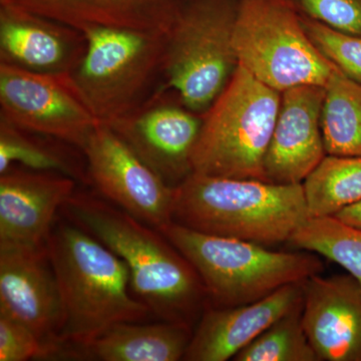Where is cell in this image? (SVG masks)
Here are the masks:
<instances>
[{
	"label": "cell",
	"instance_id": "9c48e42d",
	"mask_svg": "<svg viewBox=\"0 0 361 361\" xmlns=\"http://www.w3.org/2000/svg\"><path fill=\"white\" fill-rule=\"evenodd\" d=\"M0 118L82 151L99 123L71 73H35L0 63Z\"/></svg>",
	"mask_w": 361,
	"mask_h": 361
},
{
	"label": "cell",
	"instance_id": "8992f818",
	"mask_svg": "<svg viewBox=\"0 0 361 361\" xmlns=\"http://www.w3.org/2000/svg\"><path fill=\"white\" fill-rule=\"evenodd\" d=\"M239 0H184L169 33L161 90L204 116L239 66L234 28Z\"/></svg>",
	"mask_w": 361,
	"mask_h": 361
},
{
	"label": "cell",
	"instance_id": "484cf974",
	"mask_svg": "<svg viewBox=\"0 0 361 361\" xmlns=\"http://www.w3.org/2000/svg\"><path fill=\"white\" fill-rule=\"evenodd\" d=\"M300 16L361 35V0H285Z\"/></svg>",
	"mask_w": 361,
	"mask_h": 361
},
{
	"label": "cell",
	"instance_id": "ba28073f",
	"mask_svg": "<svg viewBox=\"0 0 361 361\" xmlns=\"http://www.w3.org/2000/svg\"><path fill=\"white\" fill-rule=\"evenodd\" d=\"M234 47L239 66L280 92L324 85L334 68L311 42L300 14L285 0H239Z\"/></svg>",
	"mask_w": 361,
	"mask_h": 361
},
{
	"label": "cell",
	"instance_id": "603a6c76",
	"mask_svg": "<svg viewBox=\"0 0 361 361\" xmlns=\"http://www.w3.org/2000/svg\"><path fill=\"white\" fill-rule=\"evenodd\" d=\"M288 243L301 251L329 259L361 284V229L334 216L310 217Z\"/></svg>",
	"mask_w": 361,
	"mask_h": 361
},
{
	"label": "cell",
	"instance_id": "83f0119b",
	"mask_svg": "<svg viewBox=\"0 0 361 361\" xmlns=\"http://www.w3.org/2000/svg\"><path fill=\"white\" fill-rule=\"evenodd\" d=\"M334 217L345 223V224L361 229V201L342 209L341 211L334 215Z\"/></svg>",
	"mask_w": 361,
	"mask_h": 361
},
{
	"label": "cell",
	"instance_id": "2e32d148",
	"mask_svg": "<svg viewBox=\"0 0 361 361\" xmlns=\"http://www.w3.org/2000/svg\"><path fill=\"white\" fill-rule=\"evenodd\" d=\"M87 49L82 30L0 4V63L35 73L66 75L80 63Z\"/></svg>",
	"mask_w": 361,
	"mask_h": 361
},
{
	"label": "cell",
	"instance_id": "e0dca14e",
	"mask_svg": "<svg viewBox=\"0 0 361 361\" xmlns=\"http://www.w3.org/2000/svg\"><path fill=\"white\" fill-rule=\"evenodd\" d=\"M303 282L286 285L256 302L205 308L184 360H233L273 323L303 302Z\"/></svg>",
	"mask_w": 361,
	"mask_h": 361
},
{
	"label": "cell",
	"instance_id": "7402d4cb",
	"mask_svg": "<svg viewBox=\"0 0 361 361\" xmlns=\"http://www.w3.org/2000/svg\"><path fill=\"white\" fill-rule=\"evenodd\" d=\"M303 187L310 217L336 215L361 201V156L327 155Z\"/></svg>",
	"mask_w": 361,
	"mask_h": 361
},
{
	"label": "cell",
	"instance_id": "4fadbf2b",
	"mask_svg": "<svg viewBox=\"0 0 361 361\" xmlns=\"http://www.w3.org/2000/svg\"><path fill=\"white\" fill-rule=\"evenodd\" d=\"M58 173L13 166L0 174V247L47 248L56 214L77 192Z\"/></svg>",
	"mask_w": 361,
	"mask_h": 361
},
{
	"label": "cell",
	"instance_id": "5b68a950",
	"mask_svg": "<svg viewBox=\"0 0 361 361\" xmlns=\"http://www.w3.org/2000/svg\"><path fill=\"white\" fill-rule=\"evenodd\" d=\"M280 103L281 92L239 66L203 116L192 158L193 173L266 180L265 158Z\"/></svg>",
	"mask_w": 361,
	"mask_h": 361
},
{
	"label": "cell",
	"instance_id": "277c9868",
	"mask_svg": "<svg viewBox=\"0 0 361 361\" xmlns=\"http://www.w3.org/2000/svg\"><path fill=\"white\" fill-rule=\"evenodd\" d=\"M159 230L197 271L214 307L256 302L324 269L312 252L272 251L254 242L205 234L176 222Z\"/></svg>",
	"mask_w": 361,
	"mask_h": 361
},
{
	"label": "cell",
	"instance_id": "d6986e66",
	"mask_svg": "<svg viewBox=\"0 0 361 361\" xmlns=\"http://www.w3.org/2000/svg\"><path fill=\"white\" fill-rule=\"evenodd\" d=\"M184 0H0L82 30L90 26L170 33Z\"/></svg>",
	"mask_w": 361,
	"mask_h": 361
},
{
	"label": "cell",
	"instance_id": "7a4b0ae2",
	"mask_svg": "<svg viewBox=\"0 0 361 361\" xmlns=\"http://www.w3.org/2000/svg\"><path fill=\"white\" fill-rule=\"evenodd\" d=\"M47 251L63 305L59 346L89 341L118 323L142 322L151 314L133 291L126 263L75 223L56 221Z\"/></svg>",
	"mask_w": 361,
	"mask_h": 361
},
{
	"label": "cell",
	"instance_id": "5bb4252c",
	"mask_svg": "<svg viewBox=\"0 0 361 361\" xmlns=\"http://www.w3.org/2000/svg\"><path fill=\"white\" fill-rule=\"evenodd\" d=\"M324 85H305L281 92L267 155L265 178L274 184H303L327 156L322 111Z\"/></svg>",
	"mask_w": 361,
	"mask_h": 361
},
{
	"label": "cell",
	"instance_id": "52a82bcc",
	"mask_svg": "<svg viewBox=\"0 0 361 361\" xmlns=\"http://www.w3.org/2000/svg\"><path fill=\"white\" fill-rule=\"evenodd\" d=\"M82 32L87 49L71 78L99 122L110 125L144 103L161 73L169 33L106 26Z\"/></svg>",
	"mask_w": 361,
	"mask_h": 361
},
{
	"label": "cell",
	"instance_id": "4316f807",
	"mask_svg": "<svg viewBox=\"0 0 361 361\" xmlns=\"http://www.w3.org/2000/svg\"><path fill=\"white\" fill-rule=\"evenodd\" d=\"M51 348L18 320L0 314V361L49 360Z\"/></svg>",
	"mask_w": 361,
	"mask_h": 361
},
{
	"label": "cell",
	"instance_id": "9a60e30c",
	"mask_svg": "<svg viewBox=\"0 0 361 361\" xmlns=\"http://www.w3.org/2000/svg\"><path fill=\"white\" fill-rule=\"evenodd\" d=\"M302 322L320 361H361V284L355 277L306 279Z\"/></svg>",
	"mask_w": 361,
	"mask_h": 361
},
{
	"label": "cell",
	"instance_id": "30bf717a",
	"mask_svg": "<svg viewBox=\"0 0 361 361\" xmlns=\"http://www.w3.org/2000/svg\"><path fill=\"white\" fill-rule=\"evenodd\" d=\"M82 152L90 183L99 196L156 229L173 222L175 187L157 175L110 126L99 123Z\"/></svg>",
	"mask_w": 361,
	"mask_h": 361
},
{
	"label": "cell",
	"instance_id": "cb8c5ba5",
	"mask_svg": "<svg viewBox=\"0 0 361 361\" xmlns=\"http://www.w3.org/2000/svg\"><path fill=\"white\" fill-rule=\"evenodd\" d=\"M303 302L273 323L233 358L235 361H320L306 336Z\"/></svg>",
	"mask_w": 361,
	"mask_h": 361
},
{
	"label": "cell",
	"instance_id": "ac0fdd59",
	"mask_svg": "<svg viewBox=\"0 0 361 361\" xmlns=\"http://www.w3.org/2000/svg\"><path fill=\"white\" fill-rule=\"evenodd\" d=\"M192 334L182 323H118L89 341L61 344L52 360H184Z\"/></svg>",
	"mask_w": 361,
	"mask_h": 361
},
{
	"label": "cell",
	"instance_id": "6da1fadb",
	"mask_svg": "<svg viewBox=\"0 0 361 361\" xmlns=\"http://www.w3.org/2000/svg\"><path fill=\"white\" fill-rule=\"evenodd\" d=\"M63 216L116 254L130 274L134 294L161 322L192 327L208 297L191 263L156 228L103 197L75 192Z\"/></svg>",
	"mask_w": 361,
	"mask_h": 361
},
{
	"label": "cell",
	"instance_id": "3957f363",
	"mask_svg": "<svg viewBox=\"0 0 361 361\" xmlns=\"http://www.w3.org/2000/svg\"><path fill=\"white\" fill-rule=\"evenodd\" d=\"M310 218L303 184L192 173L175 187L173 222L261 245L289 242Z\"/></svg>",
	"mask_w": 361,
	"mask_h": 361
},
{
	"label": "cell",
	"instance_id": "8fae6325",
	"mask_svg": "<svg viewBox=\"0 0 361 361\" xmlns=\"http://www.w3.org/2000/svg\"><path fill=\"white\" fill-rule=\"evenodd\" d=\"M202 125L203 116L160 90L108 126L157 175L177 187L193 173L192 158Z\"/></svg>",
	"mask_w": 361,
	"mask_h": 361
},
{
	"label": "cell",
	"instance_id": "7c38bea8",
	"mask_svg": "<svg viewBox=\"0 0 361 361\" xmlns=\"http://www.w3.org/2000/svg\"><path fill=\"white\" fill-rule=\"evenodd\" d=\"M0 314L32 330L56 353L63 305L47 248L0 247Z\"/></svg>",
	"mask_w": 361,
	"mask_h": 361
},
{
	"label": "cell",
	"instance_id": "44dd1931",
	"mask_svg": "<svg viewBox=\"0 0 361 361\" xmlns=\"http://www.w3.org/2000/svg\"><path fill=\"white\" fill-rule=\"evenodd\" d=\"M324 90L322 128L327 155L361 156V84L334 66Z\"/></svg>",
	"mask_w": 361,
	"mask_h": 361
},
{
	"label": "cell",
	"instance_id": "d4e9b609",
	"mask_svg": "<svg viewBox=\"0 0 361 361\" xmlns=\"http://www.w3.org/2000/svg\"><path fill=\"white\" fill-rule=\"evenodd\" d=\"M300 18L308 37L323 58L361 84V35L334 30L306 16Z\"/></svg>",
	"mask_w": 361,
	"mask_h": 361
},
{
	"label": "cell",
	"instance_id": "ffe728a7",
	"mask_svg": "<svg viewBox=\"0 0 361 361\" xmlns=\"http://www.w3.org/2000/svg\"><path fill=\"white\" fill-rule=\"evenodd\" d=\"M75 148L0 118V174L13 166H20L28 170L58 173L87 184V161L80 160L73 151Z\"/></svg>",
	"mask_w": 361,
	"mask_h": 361
}]
</instances>
